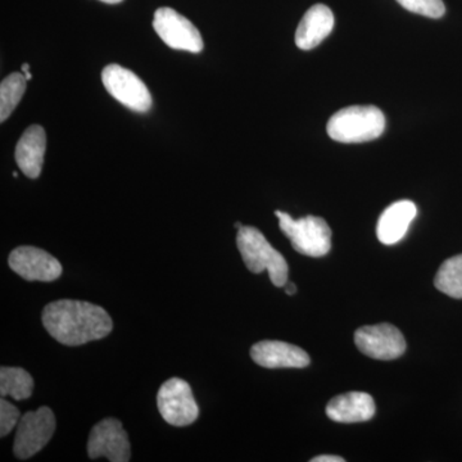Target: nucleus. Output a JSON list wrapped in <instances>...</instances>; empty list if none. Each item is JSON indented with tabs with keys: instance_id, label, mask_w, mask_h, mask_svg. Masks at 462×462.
<instances>
[{
	"instance_id": "nucleus-10",
	"label": "nucleus",
	"mask_w": 462,
	"mask_h": 462,
	"mask_svg": "<svg viewBox=\"0 0 462 462\" xmlns=\"http://www.w3.org/2000/svg\"><path fill=\"white\" fill-rule=\"evenodd\" d=\"M88 455L91 460L106 457L112 462L130 461L129 436L124 430L123 422L107 418L94 425L88 439Z\"/></svg>"
},
{
	"instance_id": "nucleus-7",
	"label": "nucleus",
	"mask_w": 462,
	"mask_h": 462,
	"mask_svg": "<svg viewBox=\"0 0 462 462\" xmlns=\"http://www.w3.org/2000/svg\"><path fill=\"white\" fill-rule=\"evenodd\" d=\"M102 83L106 90L125 107L141 114L151 109V91L130 69L120 65H108L102 71Z\"/></svg>"
},
{
	"instance_id": "nucleus-4",
	"label": "nucleus",
	"mask_w": 462,
	"mask_h": 462,
	"mask_svg": "<svg viewBox=\"0 0 462 462\" xmlns=\"http://www.w3.org/2000/svg\"><path fill=\"white\" fill-rule=\"evenodd\" d=\"M279 226L284 236L291 240V247L298 254L309 257H322L329 254L331 248V230L324 218L318 216L294 220L287 212L275 211Z\"/></svg>"
},
{
	"instance_id": "nucleus-13",
	"label": "nucleus",
	"mask_w": 462,
	"mask_h": 462,
	"mask_svg": "<svg viewBox=\"0 0 462 462\" xmlns=\"http://www.w3.org/2000/svg\"><path fill=\"white\" fill-rule=\"evenodd\" d=\"M45 151H47L45 130L41 125H32L21 136L14 152L17 165L27 178L38 179L41 176Z\"/></svg>"
},
{
	"instance_id": "nucleus-21",
	"label": "nucleus",
	"mask_w": 462,
	"mask_h": 462,
	"mask_svg": "<svg viewBox=\"0 0 462 462\" xmlns=\"http://www.w3.org/2000/svg\"><path fill=\"white\" fill-rule=\"evenodd\" d=\"M20 419L21 415L17 407L8 402L5 398H2L0 400V436H8L14 430Z\"/></svg>"
},
{
	"instance_id": "nucleus-8",
	"label": "nucleus",
	"mask_w": 462,
	"mask_h": 462,
	"mask_svg": "<svg viewBox=\"0 0 462 462\" xmlns=\"http://www.w3.org/2000/svg\"><path fill=\"white\" fill-rule=\"evenodd\" d=\"M153 29L157 35L172 50L200 53L203 39L196 26L175 9H157L153 18Z\"/></svg>"
},
{
	"instance_id": "nucleus-24",
	"label": "nucleus",
	"mask_w": 462,
	"mask_h": 462,
	"mask_svg": "<svg viewBox=\"0 0 462 462\" xmlns=\"http://www.w3.org/2000/svg\"><path fill=\"white\" fill-rule=\"evenodd\" d=\"M103 3H108V5H117V3L123 2V0H100Z\"/></svg>"
},
{
	"instance_id": "nucleus-15",
	"label": "nucleus",
	"mask_w": 462,
	"mask_h": 462,
	"mask_svg": "<svg viewBox=\"0 0 462 462\" xmlns=\"http://www.w3.org/2000/svg\"><path fill=\"white\" fill-rule=\"evenodd\" d=\"M418 215V207L411 200H398L387 207L376 225V236L383 245H396L406 236L410 225Z\"/></svg>"
},
{
	"instance_id": "nucleus-25",
	"label": "nucleus",
	"mask_w": 462,
	"mask_h": 462,
	"mask_svg": "<svg viewBox=\"0 0 462 462\" xmlns=\"http://www.w3.org/2000/svg\"><path fill=\"white\" fill-rule=\"evenodd\" d=\"M27 71H30V66L25 63V65L23 66V72L26 74Z\"/></svg>"
},
{
	"instance_id": "nucleus-6",
	"label": "nucleus",
	"mask_w": 462,
	"mask_h": 462,
	"mask_svg": "<svg viewBox=\"0 0 462 462\" xmlns=\"http://www.w3.org/2000/svg\"><path fill=\"white\" fill-rule=\"evenodd\" d=\"M158 411L172 427H188L199 419V409L190 385L180 378L163 383L157 394Z\"/></svg>"
},
{
	"instance_id": "nucleus-2",
	"label": "nucleus",
	"mask_w": 462,
	"mask_h": 462,
	"mask_svg": "<svg viewBox=\"0 0 462 462\" xmlns=\"http://www.w3.org/2000/svg\"><path fill=\"white\" fill-rule=\"evenodd\" d=\"M327 130L333 141L346 144L372 142L384 133L385 117L375 106H351L331 116Z\"/></svg>"
},
{
	"instance_id": "nucleus-22",
	"label": "nucleus",
	"mask_w": 462,
	"mask_h": 462,
	"mask_svg": "<svg viewBox=\"0 0 462 462\" xmlns=\"http://www.w3.org/2000/svg\"><path fill=\"white\" fill-rule=\"evenodd\" d=\"M311 462H345V458L339 456L324 455L312 458Z\"/></svg>"
},
{
	"instance_id": "nucleus-18",
	"label": "nucleus",
	"mask_w": 462,
	"mask_h": 462,
	"mask_svg": "<svg viewBox=\"0 0 462 462\" xmlns=\"http://www.w3.org/2000/svg\"><path fill=\"white\" fill-rule=\"evenodd\" d=\"M434 285L448 297L462 300V254L448 258L438 270Z\"/></svg>"
},
{
	"instance_id": "nucleus-5",
	"label": "nucleus",
	"mask_w": 462,
	"mask_h": 462,
	"mask_svg": "<svg viewBox=\"0 0 462 462\" xmlns=\"http://www.w3.org/2000/svg\"><path fill=\"white\" fill-rule=\"evenodd\" d=\"M56 431V416L50 407L42 406L36 411L21 416L14 437V454L20 460H27L42 451Z\"/></svg>"
},
{
	"instance_id": "nucleus-14",
	"label": "nucleus",
	"mask_w": 462,
	"mask_h": 462,
	"mask_svg": "<svg viewBox=\"0 0 462 462\" xmlns=\"http://www.w3.org/2000/svg\"><path fill=\"white\" fill-rule=\"evenodd\" d=\"M373 397L364 392H349L334 397L328 403L327 415L333 421L343 424L369 421L375 415Z\"/></svg>"
},
{
	"instance_id": "nucleus-19",
	"label": "nucleus",
	"mask_w": 462,
	"mask_h": 462,
	"mask_svg": "<svg viewBox=\"0 0 462 462\" xmlns=\"http://www.w3.org/2000/svg\"><path fill=\"white\" fill-rule=\"evenodd\" d=\"M27 88V79L23 72H14L0 84V121L5 123L23 99Z\"/></svg>"
},
{
	"instance_id": "nucleus-11",
	"label": "nucleus",
	"mask_w": 462,
	"mask_h": 462,
	"mask_svg": "<svg viewBox=\"0 0 462 462\" xmlns=\"http://www.w3.org/2000/svg\"><path fill=\"white\" fill-rule=\"evenodd\" d=\"M8 264L27 282H50L62 275V264L56 257L41 248L23 245L9 254Z\"/></svg>"
},
{
	"instance_id": "nucleus-12",
	"label": "nucleus",
	"mask_w": 462,
	"mask_h": 462,
	"mask_svg": "<svg viewBox=\"0 0 462 462\" xmlns=\"http://www.w3.org/2000/svg\"><path fill=\"white\" fill-rule=\"evenodd\" d=\"M251 357L266 369H303L310 365V356L300 346L279 340H263L251 348Z\"/></svg>"
},
{
	"instance_id": "nucleus-16",
	"label": "nucleus",
	"mask_w": 462,
	"mask_h": 462,
	"mask_svg": "<svg viewBox=\"0 0 462 462\" xmlns=\"http://www.w3.org/2000/svg\"><path fill=\"white\" fill-rule=\"evenodd\" d=\"M334 27V14L329 7L316 5L306 12L296 32L300 50L311 51L330 35Z\"/></svg>"
},
{
	"instance_id": "nucleus-23",
	"label": "nucleus",
	"mask_w": 462,
	"mask_h": 462,
	"mask_svg": "<svg viewBox=\"0 0 462 462\" xmlns=\"http://www.w3.org/2000/svg\"><path fill=\"white\" fill-rule=\"evenodd\" d=\"M285 288V293L288 294V296H293V294L297 293V287L294 285V282H287V284L284 285Z\"/></svg>"
},
{
	"instance_id": "nucleus-26",
	"label": "nucleus",
	"mask_w": 462,
	"mask_h": 462,
	"mask_svg": "<svg viewBox=\"0 0 462 462\" xmlns=\"http://www.w3.org/2000/svg\"><path fill=\"white\" fill-rule=\"evenodd\" d=\"M23 75H25V78L27 79V81L32 80V72L27 71L26 74H23Z\"/></svg>"
},
{
	"instance_id": "nucleus-27",
	"label": "nucleus",
	"mask_w": 462,
	"mask_h": 462,
	"mask_svg": "<svg viewBox=\"0 0 462 462\" xmlns=\"http://www.w3.org/2000/svg\"><path fill=\"white\" fill-rule=\"evenodd\" d=\"M242 226H243V225H242V224H240V223H236V229H240V227H242Z\"/></svg>"
},
{
	"instance_id": "nucleus-17",
	"label": "nucleus",
	"mask_w": 462,
	"mask_h": 462,
	"mask_svg": "<svg viewBox=\"0 0 462 462\" xmlns=\"http://www.w3.org/2000/svg\"><path fill=\"white\" fill-rule=\"evenodd\" d=\"M33 379L25 369L3 366L0 369V396H11L16 401L32 397Z\"/></svg>"
},
{
	"instance_id": "nucleus-3",
	"label": "nucleus",
	"mask_w": 462,
	"mask_h": 462,
	"mask_svg": "<svg viewBox=\"0 0 462 462\" xmlns=\"http://www.w3.org/2000/svg\"><path fill=\"white\" fill-rule=\"evenodd\" d=\"M236 245L249 272L261 273L266 270L275 287L288 282V263L281 252L267 242L263 233L254 226H242L236 236Z\"/></svg>"
},
{
	"instance_id": "nucleus-20",
	"label": "nucleus",
	"mask_w": 462,
	"mask_h": 462,
	"mask_svg": "<svg viewBox=\"0 0 462 462\" xmlns=\"http://www.w3.org/2000/svg\"><path fill=\"white\" fill-rule=\"evenodd\" d=\"M401 5L412 14L430 18H440L446 14L442 0H397Z\"/></svg>"
},
{
	"instance_id": "nucleus-1",
	"label": "nucleus",
	"mask_w": 462,
	"mask_h": 462,
	"mask_svg": "<svg viewBox=\"0 0 462 462\" xmlns=\"http://www.w3.org/2000/svg\"><path fill=\"white\" fill-rule=\"evenodd\" d=\"M42 325L60 345L76 346L106 338L114 322L100 306L83 300H60L42 310Z\"/></svg>"
},
{
	"instance_id": "nucleus-9",
	"label": "nucleus",
	"mask_w": 462,
	"mask_h": 462,
	"mask_svg": "<svg viewBox=\"0 0 462 462\" xmlns=\"http://www.w3.org/2000/svg\"><path fill=\"white\" fill-rule=\"evenodd\" d=\"M355 343L364 355L375 360H396L406 351L403 334L388 322L360 328L355 333Z\"/></svg>"
}]
</instances>
